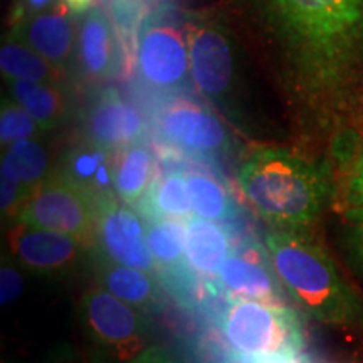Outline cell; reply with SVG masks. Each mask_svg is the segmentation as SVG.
<instances>
[{
  "mask_svg": "<svg viewBox=\"0 0 363 363\" xmlns=\"http://www.w3.org/2000/svg\"><path fill=\"white\" fill-rule=\"evenodd\" d=\"M289 99L328 125L363 84V0H240Z\"/></svg>",
  "mask_w": 363,
  "mask_h": 363,
  "instance_id": "obj_1",
  "label": "cell"
},
{
  "mask_svg": "<svg viewBox=\"0 0 363 363\" xmlns=\"http://www.w3.org/2000/svg\"><path fill=\"white\" fill-rule=\"evenodd\" d=\"M239 185L252 211L274 230H310L335 190L326 163L283 147L256 150L240 167Z\"/></svg>",
  "mask_w": 363,
  "mask_h": 363,
  "instance_id": "obj_2",
  "label": "cell"
},
{
  "mask_svg": "<svg viewBox=\"0 0 363 363\" xmlns=\"http://www.w3.org/2000/svg\"><path fill=\"white\" fill-rule=\"evenodd\" d=\"M271 264L299 310L318 323L363 331V299L310 230H271Z\"/></svg>",
  "mask_w": 363,
  "mask_h": 363,
  "instance_id": "obj_3",
  "label": "cell"
},
{
  "mask_svg": "<svg viewBox=\"0 0 363 363\" xmlns=\"http://www.w3.org/2000/svg\"><path fill=\"white\" fill-rule=\"evenodd\" d=\"M190 72L199 93L246 135L264 136V108L256 103L249 65L235 34L219 19L187 27Z\"/></svg>",
  "mask_w": 363,
  "mask_h": 363,
  "instance_id": "obj_4",
  "label": "cell"
},
{
  "mask_svg": "<svg viewBox=\"0 0 363 363\" xmlns=\"http://www.w3.org/2000/svg\"><path fill=\"white\" fill-rule=\"evenodd\" d=\"M224 337L240 355L262 362H291L305 343L301 321L283 305L240 299L222 320Z\"/></svg>",
  "mask_w": 363,
  "mask_h": 363,
  "instance_id": "obj_5",
  "label": "cell"
},
{
  "mask_svg": "<svg viewBox=\"0 0 363 363\" xmlns=\"http://www.w3.org/2000/svg\"><path fill=\"white\" fill-rule=\"evenodd\" d=\"M78 320L91 363H130L148 348V326L142 313L101 286L81 296Z\"/></svg>",
  "mask_w": 363,
  "mask_h": 363,
  "instance_id": "obj_6",
  "label": "cell"
},
{
  "mask_svg": "<svg viewBox=\"0 0 363 363\" xmlns=\"http://www.w3.org/2000/svg\"><path fill=\"white\" fill-rule=\"evenodd\" d=\"M17 220L72 235L91 246L98 233V199L76 180L54 177L29 194L17 211Z\"/></svg>",
  "mask_w": 363,
  "mask_h": 363,
  "instance_id": "obj_7",
  "label": "cell"
},
{
  "mask_svg": "<svg viewBox=\"0 0 363 363\" xmlns=\"http://www.w3.org/2000/svg\"><path fill=\"white\" fill-rule=\"evenodd\" d=\"M136 57L143 83L162 93L180 89L192 76L187 38L170 24L155 22L145 27Z\"/></svg>",
  "mask_w": 363,
  "mask_h": 363,
  "instance_id": "obj_8",
  "label": "cell"
},
{
  "mask_svg": "<svg viewBox=\"0 0 363 363\" xmlns=\"http://www.w3.org/2000/svg\"><path fill=\"white\" fill-rule=\"evenodd\" d=\"M86 244L72 235L17 224L9 233L11 257L26 271L40 276H62L81 264Z\"/></svg>",
  "mask_w": 363,
  "mask_h": 363,
  "instance_id": "obj_9",
  "label": "cell"
},
{
  "mask_svg": "<svg viewBox=\"0 0 363 363\" xmlns=\"http://www.w3.org/2000/svg\"><path fill=\"white\" fill-rule=\"evenodd\" d=\"M104 256L118 264L147 272L157 269V261L147 244V230L140 217L111 194L98 197V233Z\"/></svg>",
  "mask_w": 363,
  "mask_h": 363,
  "instance_id": "obj_10",
  "label": "cell"
},
{
  "mask_svg": "<svg viewBox=\"0 0 363 363\" xmlns=\"http://www.w3.org/2000/svg\"><path fill=\"white\" fill-rule=\"evenodd\" d=\"M157 125L167 142L189 153L212 155L229 147V135L219 118L192 99L182 98L167 104Z\"/></svg>",
  "mask_w": 363,
  "mask_h": 363,
  "instance_id": "obj_11",
  "label": "cell"
},
{
  "mask_svg": "<svg viewBox=\"0 0 363 363\" xmlns=\"http://www.w3.org/2000/svg\"><path fill=\"white\" fill-rule=\"evenodd\" d=\"M217 276L220 288L230 298H235V301L252 299L271 305H281L283 301V293L278 284L281 281L276 276L269 256L262 257L261 252L254 249L230 254Z\"/></svg>",
  "mask_w": 363,
  "mask_h": 363,
  "instance_id": "obj_12",
  "label": "cell"
},
{
  "mask_svg": "<svg viewBox=\"0 0 363 363\" xmlns=\"http://www.w3.org/2000/svg\"><path fill=\"white\" fill-rule=\"evenodd\" d=\"M88 138L103 150L126 148L143 133V118L116 89H106L88 111Z\"/></svg>",
  "mask_w": 363,
  "mask_h": 363,
  "instance_id": "obj_13",
  "label": "cell"
},
{
  "mask_svg": "<svg viewBox=\"0 0 363 363\" xmlns=\"http://www.w3.org/2000/svg\"><path fill=\"white\" fill-rule=\"evenodd\" d=\"M19 39L39 52L57 69L67 66L74 34L65 2L34 16L19 17Z\"/></svg>",
  "mask_w": 363,
  "mask_h": 363,
  "instance_id": "obj_14",
  "label": "cell"
},
{
  "mask_svg": "<svg viewBox=\"0 0 363 363\" xmlns=\"http://www.w3.org/2000/svg\"><path fill=\"white\" fill-rule=\"evenodd\" d=\"M79 59L86 74L94 79H110L120 69L113 22L101 9H91L81 22Z\"/></svg>",
  "mask_w": 363,
  "mask_h": 363,
  "instance_id": "obj_15",
  "label": "cell"
},
{
  "mask_svg": "<svg viewBox=\"0 0 363 363\" xmlns=\"http://www.w3.org/2000/svg\"><path fill=\"white\" fill-rule=\"evenodd\" d=\"M98 281L108 293L136 310H150L160 298L155 281L147 271L118 264L111 259L99 262Z\"/></svg>",
  "mask_w": 363,
  "mask_h": 363,
  "instance_id": "obj_16",
  "label": "cell"
},
{
  "mask_svg": "<svg viewBox=\"0 0 363 363\" xmlns=\"http://www.w3.org/2000/svg\"><path fill=\"white\" fill-rule=\"evenodd\" d=\"M229 252V239L216 222L202 217H190L185 257L194 271L201 272L202 276L219 274Z\"/></svg>",
  "mask_w": 363,
  "mask_h": 363,
  "instance_id": "obj_17",
  "label": "cell"
},
{
  "mask_svg": "<svg viewBox=\"0 0 363 363\" xmlns=\"http://www.w3.org/2000/svg\"><path fill=\"white\" fill-rule=\"evenodd\" d=\"M153 162L152 152L145 145L133 143L121 150L115 170H113V187L123 203L133 206L147 194L153 184Z\"/></svg>",
  "mask_w": 363,
  "mask_h": 363,
  "instance_id": "obj_18",
  "label": "cell"
},
{
  "mask_svg": "<svg viewBox=\"0 0 363 363\" xmlns=\"http://www.w3.org/2000/svg\"><path fill=\"white\" fill-rule=\"evenodd\" d=\"M140 212L150 220L190 219V201L187 179L180 174H170L153 180L147 194L140 199Z\"/></svg>",
  "mask_w": 363,
  "mask_h": 363,
  "instance_id": "obj_19",
  "label": "cell"
},
{
  "mask_svg": "<svg viewBox=\"0 0 363 363\" xmlns=\"http://www.w3.org/2000/svg\"><path fill=\"white\" fill-rule=\"evenodd\" d=\"M9 88L13 101L34 118L40 130L54 128L61 123L65 101L52 83L9 79Z\"/></svg>",
  "mask_w": 363,
  "mask_h": 363,
  "instance_id": "obj_20",
  "label": "cell"
},
{
  "mask_svg": "<svg viewBox=\"0 0 363 363\" xmlns=\"http://www.w3.org/2000/svg\"><path fill=\"white\" fill-rule=\"evenodd\" d=\"M49 169V153L44 145L35 142L34 138L19 140L7 147L2 157V170L11 179L29 192L44 182V175Z\"/></svg>",
  "mask_w": 363,
  "mask_h": 363,
  "instance_id": "obj_21",
  "label": "cell"
},
{
  "mask_svg": "<svg viewBox=\"0 0 363 363\" xmlns=\"http://www.w3.org/2000/svg\"><path fill=\"white\" fill-rule=\"evenodd\" d=\"M0 67H2L4 76L9 79L52 83L56 76L48 59H44L30 45L16 38L4 43L0 49Z\"/></svg>",
  "mask_w": 363,
  "mask_h": 363,
  "instance_id": "obj_22",
  "label": "cell"
},
{
  "mask_svg": "<svg viewBox=\"0 0 363 363\" xmlns=\"http://www.w3.org/2000/svg\"><path fill=\"white\" fill-rule=\"evenodd\" d=\"M147 244L158 266H179L187 251V224L180 219L150 222Z\"/></svg>",
  "mask_w": 363,
  "mask_h": 363,
  "instance_id": "obj_23",
  "label": "cell"
},
{
  "mask_svg": "<svg viewBox=\"0 0 363 363\" xmlns=\"http://www.w3.org/2000/svg\"><path fill=\"white\" fill-rule=\"evenodd\" d=\"M190 201L197 217L206 220H222L229 216L230 202L219 182L203 174H194L187 179Z\"/></svg>",
  "mask_w": 363,
  "mask_h": 363,
  "instance_id": "obj_24",
  "label": "cell"
},
{
  "mask_svg": "<svg viewBox=\"0 0 363 363\" xmlns=\"http://www.w3.org/2000/svg\"><path fill=\"white\" fill-rule=\"evenodd\" d=\"M40 126L26 110L17 103L4 101L2 115H0V142L2 147H11L19 140L33 138L38 135Z\"/></svg>",
  "mask_w": 363,
  "mask_h": 363,
  "instance_id": "obj_25",
  "label": "cell"
},
{
  "mask_svg": "<svg viewBox=\"0 0 363 363\" xmlns=\"http://www.w3.org/2000/svg\"><path fill=\"white\" fill-rule=\"evenodd\" d=\"M345 249L353 269L363 279V208L345 212Z\"/></svg>",
  "mask_w": 363,
  "mask_h": 363,
  "instance_id": "obj_26",
  "label": "cell"
},
{
  "mask_svg": "<svg viewBox=\"0 0 363 363\" xmlns=\"http://www.w3.org/2000/svg\"><path fill=\"white\" fill-rule=\"evenodd\" d=\"M19 264L12 257H4L0 267V305L11 306L24 291V278L19 271Z\"/></svg>",
  "mask_w": 363,
  "mask_h": 363,
  "instance_id": "obj_27",
  "label": "cell"
},
{
  "mask_svg": "<svg viewBox=\"0 0 363 363\" xmlns=\"http://www.w3.org/2000/svg\"><path fill=\"white\" fill-rule=\"evenodd\" d=\"M0 194H2V214L6 216L9 212H12L13 208L17 207L19 211L22 203L27 197H29V190H26L19 182H16L13 179H11L7 174L0 172Z\"/></svg>",
  "mask_w": 363,
  "mask_h": 363,
  "instance_id": "obj_28",
  "label": "cell"
},
{
  "mask_svg": "<svg viewBox=\"0 0 363 363\" xmlns=\"http://www.w3.org/2000/svg\"><path fill=\"white\" fill-rule=\"evenodd\" d=\"M348 208H363V140L347 184Z\"/></svg>",
  "mask_w": 363,
  "mask_h": 363,
  "instance_id": "obj_29",
  "label": "cell"
},
{
  "mask_svg": "<svg viewBox=\"0 0 363 363\" xmlns=\"http://www.w3.org/2000/svg\"><path fill=\"white\" fill-rule=\"evenodd\" d=\"M130 363H177L169 353L163 352L158 347H148L147 350L140 353L133 362Z\"/></svg>",
  "mask_w": 363,
  "mask_h": 363,
  "instance_id": "obj_30",
  "label": "cell"
},
{
  "mask_svg": "<svg viewBox=\"0 0 363 363\" xmlns=\"http://www.w3.org/2000/svg\"><path fill=\"white\" fill-rule=\"evenodd\" d=\"M57 4L59 0H24V2L21 4L19 17L33 16V13L49 11V9L57 6Z\"/></svg>",
  "mask_w": 363,
  "mask_h": 363,
  "instance_id": "obj_31",
  "label": "cell"
},
{
  "mask_svg": "<svg viewBox=\"0 0 363 363\" xmlns=\"http://www.w3.org/2000/svg\"><path fill=\"white\" fill-rule=\"evenodd\" d=\"M65 4L69 9L71 13H86L93 7V0H65Z\"/></svg>",
  "mask_w": 363,
  "mask_h": 363,
  "instance_id": "obj_32",
  "label": "cell"
},
{
  "mask_svg": "<svg viewBox=\"0 0 363 363\" xmlns=\"http://www.w3.org/2000/svg\"><path fill=\"white\" fill-rule=\"evenodd\" d=\"M103 2H113V0H103Z\"/></svg>",
  "mask_w": 363,
  "mask_h": 363,
  "instance_id": "obj_33",
  "label": "cell"
}]
</instances>
